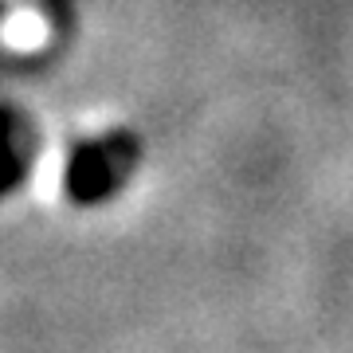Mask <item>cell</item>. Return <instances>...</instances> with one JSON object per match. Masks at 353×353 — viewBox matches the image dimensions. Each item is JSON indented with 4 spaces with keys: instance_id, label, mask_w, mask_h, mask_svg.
<instances>
[{
    "instance_id": "6da1fadb",
    "label": "cell",
    "mask_w": 353,
    "mask_h": 353,
    "mask_svg": "<svg viewBox=\"0 0 353 353\" xmlns=\"http://www.w3.org/2000/svg\"><path fill=\"white\" fill-rule=\"evenodd\" d=\"M51 39V24L48 16L32 8V4H20L0 20V43L8 51H20V55H32V51H43V43Z\"/></svg>"
},
{
    "instance_id": "7a4b0ae2",
    "label": "cell",
    "mask_w": 353,
    "mask_h": 353,
    "mask_svg": "<svg viewBox=\"0 0 353 353\" xmlns=\"http://www.w3.org/2000/svg\"><path fill=\"white\" fill-rule=\"evenodd\" d=\"M59 189H63V157H59V153H48V157H43V165H39L36 192L43 196V201H51Z\"/></svg>"
}]
</instances>
